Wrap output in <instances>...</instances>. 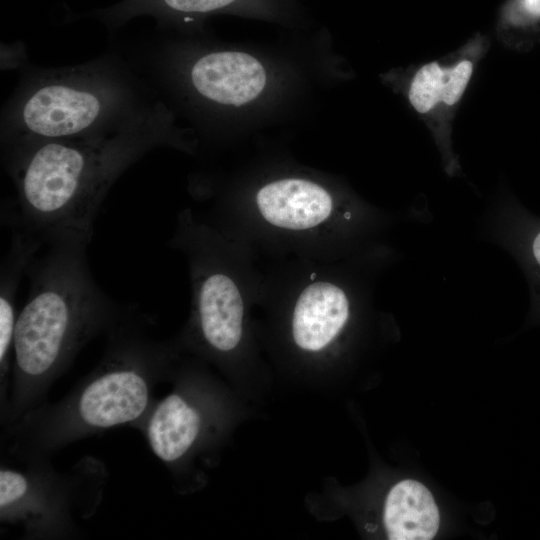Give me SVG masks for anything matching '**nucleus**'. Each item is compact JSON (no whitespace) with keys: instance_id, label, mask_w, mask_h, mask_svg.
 Instances as JSON below:
<instances>
[{"instance_id":"1","label":"nucleus","mask_w":540,"mask_h":540,"mask_svg":"<svg viewBox=\"0 0 540 540\" xmlns=\"http://www.w3.org/2000/svg\"><path fill=\"white\" fill-rule=\"evenodd\" d=\"M165 141L157 104L120 131L94 139L26 140L5 147L16 206L8 222L43 244H89L111 186L133 163Z\"/></svg>"},{"instance_id":"2","label":"nucleus","mask_w":540,"mask_h":540,"mask_svg":"<svg viewBox=\"0 0 540 540\" xmlns=\"http://www.w3.org/2000/svg\"><path fill=\"white\" fill-rule=\"evenodd\" d=\"M27 275V300L17 315L12 353L11 420L25 416L78 352L121 320L118 305L97 285L87 260L88 244H47Z\"/></svg>"},{"instance_id":"3","label":"nucleus","mask_w":540,"mask_h":540,"mask_svg":"<svg viewBox=\"0 0 540 540\" xmlns=\"http://www.w3.org/2000/svg\"><path fill=\"white\" fill-rule=\"evenodd\" d=\"M148 108L107 62L45 70L30 77L7 108L3 142L105 137Z\"/></svg>"},{"instance_id":"4","label":"nucleus","mask_w":540,"mask_h":540,"mask_svg":"<svg viewBox=\"0 0 540 540\" xmlns=\"http://www.w3.org/2000/svg\"><path fill=\"white\" fill-rule=\"evenodd\" d=\"M164 353L156 341L119 323L111 330L101 364L66 400L25 416L36 449L52 450L79 437L132 424L151 410L152 384Z\"/></svg>"},{"instance_id":"5","label":"nucleus","mask_w":540,"mask_h":540,"mask_svg":"<svg viewBox=\"0 0 540 540\" xmlns=\"http://www.w3.org/2000/svg\"><path fill=\"white\" fill-rule=\"evenodd\" d=\"M195 90L208 100L241 106L255 99L264 89L266 73L249 54L234 51L208 53L190 70Z\"/></svg>"},{"instance_id":"6","label":"nucleus","mask_w":540,"mask_h":540,"mask_svg":"<svg viewBox=\"0 0 540 540\" xmlns=\"http://www.w3.org/2000/svg\"><path fill=\"white\" fill-rule=\"evenodd\" d=\"M244 304L240 291L227 274L212 271L197 287V321L205 342L214 350L229 352L240 342Z\"/></svg>"},{"instance_id":"7","label":"nucleus","mask_w":540,"mask_h":540,"mask_svg":"<svg viewBox=\"0 0 540 540\" xmlns=\"http://www.w3.org/2000/svg\"><path fill=\"white\" fill-rule=\"evenodd\" d=\"M256 203L272 225L291 230L312 228L327 219L332 198L321 186L303 179H284L262 187Z\"/></svg>"},{"instance_id":"8","label":"nucleus","mask_w":540,"mask_h":540,"mask_svg":"<svg viewBox=\"0 0 540 540\" xmlns=\"http://www.w3.org/2000/svg\"><path fill=\"white\" fill-rule=\"evenodd\" d=\"M349 316L344 291L329 282H314L299 295L293 313L295 343L302 349L318 351L341 331Z\"/></svg>"},{"instance_id":"9","label":"nucleus","mask_w":540,"mask_h":540,"mask_svg":"<svg viewBox=\"0 0 540 540\" xmlns=\"http://www.w3.org/2000/svg\"><path fill=\"white\" fill-rule=\"evenodd\" d=\"M200 412L180 393L173 392L145 417V434L153 453L165 464L185 456L201 430Z\"/></svg>"},{"instance_id":"10","label":"nucleus","mask_w":540,"mask_h":540,"mask_svg":"<svg viewBox=\"0 0 540 540\" xmlns=\"http://www.w3.org/2000/svg\"><path fill=\"white\" fill-rule=\"evenodd\" d=\"M383 520L391 540H429L439 529L440 514L432 493L424 484L404 479L389 490Z\"/></svg>"},{"instance_id":"11","label":"nucleus","mask_w":540,"mask_h":540,"mask_svg":"<svg viewBox=\"0 0 540 540\" xmlns=\"http://www.w3.org/2000/svg\"><path fill=\"white\" fill-rule=\"evenodd\" d=\"M12 230L11 244L2 261L0 276V368L1 383L4 380V385H7L12 370L18 289L43 245L39 239L21 229Z\"/></svg>"},{"instance_id":"12","label":"nucleus","mask_w":540,"mask_h":540,"mask_svg":"<svg viewBox=\"0 0 540 540\" xmlns=\"http://www.w3.org/2000/svg\"><path fill=\"white\" fill-rule=\"evenodd\" d=\"M44 481L30 477L28 473L4 467L0 471L1 519L21 518L33 523L48 512L50 496Z\"/></svg>"},{"instance_id":"13","label":"nucleus","mask_w":540,"mask_h":540,"mask_svg":"<svg viewBox=\"0 0 540 540\" xmlns=\"http://www.w3.org/2000/svg\"><path fill=\"white\" fill-rule=\"evenodd\" d=\"M446 67L439 62L422 65L413 75L408 90L412 107L422 115H428L441 107Z\"/></svg>"},{"instance_id":"14","label":"nucleus","mask_w":540,"mask_h":540,"mask_svg":"<svg viewBox=\"0 0 540 540\" xmlns=\"http://www.w3.org/2000/svg\"><path fill=\"white\" fill-rule=\"evenodd\" d=\"M474 71V61L464 57L446 67L441 107L453 108L463 96Z\"/></svg>"},{"instance_id":"15","label":"nucleus","mask_w":540,"mask_h":540,"mask_svg":"<svg viewBox=\"0 0 540 540\" xmlns=\"http://www.w3.org/2000/svg\"><path fill=\"white\" fill-rule=\"evenodd\" d=\"M504 22L515 29L540 25V0H510L503 12Z\"/></svg>"},{"instance_id":"16","label":"nucleus","mask_w":540,"mask_h":540,"mask_svg":"<svg viewBox=\"0 0 540 540\" xmlns=\"http://www.w3.org/2000/svg\"><path fill=\"white\" fill-rule=\"evenodd\" d=\"M167 9L187 14H205L237 5L240 0H161Z\"/></svg>"},{"instance_id":"17","label":"nucleus","mask_w":540,"mask_h":540,"mask_svg":"<svg viewBox=\"0 0 540 540\" xmlns=\"http://www.w3.org/2000/svg\"><path fill=\"white\" fill-rule=\"evenodd\" d=\"M532 255L540 267V231L535 235L531 245Z\"/></svg>"}]
</instances>
